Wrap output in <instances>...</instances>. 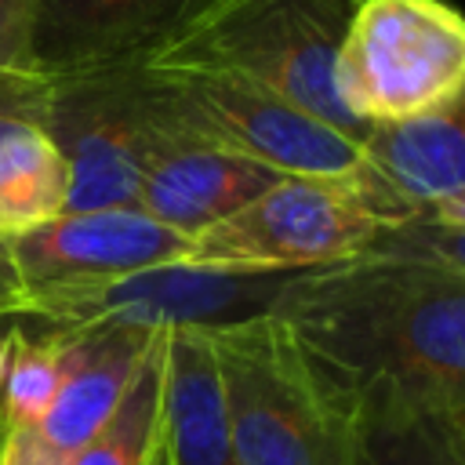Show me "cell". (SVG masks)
I'll list each match as a JSON object with an SVG mask.
<instances>
[{
    "instance_id": "6da1fadb",
    "label": "cell",
    "mask_w": 465,
    "mask_h": 465,
    "mask_svg": "<svg viewBox=\"0 0 465 465\" xmlns=\"http://www.w3.org/2000/svg\"><path fill=\"white\" fill-rule=\"evenodd\" d=\"M272 316L356 407L465 400V276L349 258L294 272Z\"/></svg>"
},
{
    "instance_id": "7a4b0ae2",
    "label": "cell",
    "mask_w": 465,
    "mask_h": 465,
    "mask_svg": "<svg viewBox=\"0 0 465 465\" xmlns=\"http://www.w3.org/2000/svg\"><path fill=\"white\" fill-rule=\"evenodd\" d=\"M203 338L240 465H356L360 407L272 312Z\"/></svg>"
},
{
    "instance_id": "3957f363",
    "label": "cell",
    "mask_w": 465,
    "mask_h": 465,
    "mask_svg": "<svg viewBox=\"0 0 465 465\" xmlns=\"http://www.w3.org/2000/svg\"><path fill=\"white\" fill-rule=\"evenodd\" d=\"M360 0H207L138 58L156 73H222L269 87L352 142L367 134L334 91L338 44Z\"/></svg>"
},
{
    "instance_id": "277c9868",
    "label": "cell",
    "mask_w": 465,
    "mask_h": 465,
    "mask_svg": "<svg viewBox=\"0 0 465 465\" xmlns=\"http://www.w3.org/2000/svg\"><path fill=\"white\" fill-rule=\"evenodd\" d=\"M145 80L153 113L174 145H207L280 174L316 178L349 174L360 160V142L243 76L145 69Z\"/></svg>"
},
{
    "instance_id": "5b68a950",
    "label": "cell",
    "mask_w": 465,
    "mask_h": 465,
    "mask_svg": "<svg viewBox=\"0 0 465 465\" xmlns=\"http://www.w3.org/2000/svg\"><path fill=\"white\" fill-rule=\"evenodd\" d=\"M334 91L367 127L450 102L465 91V15L447 0H360L338 44Z\"/></svg>"
},
{
    "instance_id": "8992f818",
    "label": "cell",
    "mask_w": 465,
    "mask_h": 465,
    "mask_svg": "<svg viewBox=\"0 0 465 465\" xmlns=\"http://www.w3.org/2000/svg\"><path fill=\"white\" fill-rule=\"evenodd\" d=\"M44 131L69 167L65 211L138 207L145 171L174 145L153 113L142 62L51 76Z\"/></svg>"
},
{
    "instance_id": "52a82bcc",
    "label": "cell",
    "mask_w": 465,
    "mask_h": 465,
    "mask_svg": "<svg viewBox=\"0 0 465 465\" xmlns=\"http://www.w3.org/2000/svg\"><path fill=\"white\" fill-rule=\"evenodd\" d=\"M302 272V269H298ZM294 272L163 262L102 283L25 291L22 316L47 327L124 323L142 331H218L269 316Z\"/></svg>"
},
{
    "instance_id": "ba28073f",
    "label": "cell",
    "mask_w": 465,
    "mask_h": 465,
    "mask_svg": "<svg viewBox=\"0 0 465 465\" xmlns=\"http://www.w3.org/2000/svg\"><path fill=\"white\" fill-rule=\"evenodd\" d=\"M378 232L381 222L345 174H283L236 214L196 232L182 262L272 272L323 269L363 254Z\"/></svg>"
},
{
    "instance_id": "9c48e42d",
    "label": "cell",
    "mask_w": 465,
    "mask_h": 465,
    "mask_svg": "<svg viewBox=\"0 0 465 465\" xmlns=\"http://www.w3.org/2000/svg\"><path fill=\"white\" fill-rule=\"evenodd\" d=\"M345 178L381 229L465 193V91L429 113L371 124Z\"/></svg>"
},
{
    "instance_id": "30bf717a",
    "label": "cell",
    "mask_w": 465,
    "mask_h": 465,
    "mask_svg": "<svg viewBox=\"0 0 465 465\" xmlns=\"http://www.w3.org/2000/svg\"><path fill=\"white\" fill-rule=\"evenodd\" d=\"M7 243L25 291L102 283L189 254V236L160 225L142 207L65 211L44 225L11 232Z\"/></svg>"
},
{
    "instance_id": "8fae6325",
    "label": "cell",
    "mask_w": 465,
    "mask_h": 465,
    "mask_svg": "<svg viewBox=\"0 0 465 465\" xmlns=\"http://www.w3.org/2000/svg\"><path fill=\"white\" fill-rule=\"evenodd\" d=\"M207 0H40L36 65L65 76L138 62Z\"/></svg>"
},
{
    "instance_id": "7c38bea8",
    "label": "cell",
    "mask_w": 465,
    "mask_h": 465,
    "mask_svg": "<svg viewBox=\"0 0 465 465\" xmlns=\"http://www.w3.org/2000/svg\"><path fill=\"white\" fill-rule=\"evenodd\" d=\"M62 334V378L51 411L36 425L44 443L69 458L76 454L116 411L127 385L134 381L156 334L124 323L94 327H54Z\"/></svg>"
},
{
    "instance_id": "4fadbf2b",
    "label": "cell",
    "mask_w": 465,
    "mask_h": 465,
    "mask_svg": "<svg viewBox=\"0 0 465 465\" xmlns=\"http://www.w3.org/2000/svg\"><path fill=\"white\" fill-rule=\"evenodd\" d=\"M280 178V171L262 167L254 160L178 142L167 145L145 171L138 207L160 225L193 240L196 232L236 214Z\"/></svg>"
},
{
    "instance_id": "5bb4252c",
    "label": "cell",
    "mask_w": 465,
    "mask_h": 465,
    "mask_svg": "<svg viewBox=\"0 0 465 465\" xmlns=\"http://www.w3.org/2000/svg\"><path fill=\"white\" fill-rule=\"evenodd\" d=\"M163 436L171 465H240L225 429L214 352L203 331L163 334Z\"/></svg>"
},
{
    "instance_id": "9a60e30c",
    "label": "cell",
    "mask_w": 465,
    "mask_h": 465,
    "mask_svg": "<svg viewBox=\"0 0 465 465\" xmlns=\"http://www.w3.org/2000/svg\"><path fill=\"white\" fill-rule=\"evenodd\" d=\"M69 167L33 120H0V232H25L65 214Z\"/></svg>"
},
{
    "instance_id": "2e32d148",
    "label": "cell",
    "mask_w": 465,
    "mask_h": 465,
    "mask_svg": "<svg viewBox=\"0 0 465 465\" xmlns=\"http://www.w3.org/2000/svg\"><path fill=\"white\" fill-rule=\"evenodd\" d=\"M167 334V331H163ZM163 334H156L109 421L65 465H145L163 432Z\"/></svg>"
},
{
    "instance_id": "e0dca14e",
    "label": "cell",
    "mask_w": 465,
    "mask_h": 465,
    "mask_svg": "<svg viewBox=\"0 0 465 465\" xmlns=\"http://www.w3.org/2000/svg\"><path fill=\"white\" fill-rule=\"evenodd\" d=\"M62 378V334L44 323V334L11 327L0 352V414L7 425L36 429L51 411Z\"/></svg>"
},
{
    "instance_id": "ac0fdd59",
    "label": "cell",
    "mask_w": 465,
    "mask_h": 465,
    "mask_svg": "<svg viewBox=\"0 0 465 465\" xmlns=\"http://www.w3.org/2000/svg\"><path fill=\"white\" fill-rule=\"evenodd\" d=\"M356 465H461L429 411L360 407Z\"/></svg>"
},
{
    "instance_id": "d6986e66",
    "label": "cell",
    "mask_w": 465,
    "mask_h": 465,
    "mask_svg": "<svg viewBox=\"0 0 465 465\" xmlns=\"http://www.w3.org/2000/svg\"><path fill=\"white\" fill-rule=\"evenodd\" d=\"M356 258L407 262V265H425V269L465 276V225L432 222V218H411L400 225H385L371 240V247Z\"/></svg>"
},
{
    "instance_id": "ffe728a7",
    "label": "cell",
    "mask_w": 465,
    "mask_h": 465,
    "mask_svg": "<svg viewBox=\"0 0 465 465\" xmlns=\"http://www.w3.org/2000/svg\"><path fill=\"white\" fill-rule=\"evenodd\" d=\"M36 15L40 0H0V69L44 76L36 65Z\"/></svg>"
},
{
    "instance_id": "44dd1931",
    "label": "cell",
    "mask_w": 465,
    "mask_h": 465,
    "mask_svg": "<svg viewBox=\"0 0 465 465\" xmlns=\"http://www.w3.org/2000/svg\"><path fill=\"white\" fill-rule=\"evenodd\" d=\"M47 113V76H22L0 69V120H33L44 127Z\"/></svg>"
},
{
    "instance_id": "7402d4cb",
    "label": "cell",
    "mask_w": 465,
    "mask_h": 465,
    "mask_svg": "<svg viewBox=\"0 0 465 465\" xmlns=\"http://www.w3.org/2000/svg\"><path fill=\"white\" fill-rule=\"evenodd\" d=\"M0 465H65V458L54 454L36 429L7 425L4 443H0Z\"/></svg>"
},
{
    "instance_id": "603a6c76",
    "label": "cell",
    "mask_w": 465,
    "mask_h": 465,
    "mask_svg": "<svg viewBox=\"0 0 465 465\" xmlns=\"http://www.w3.org/2000/svg\"><path fill=\"white\" fill-rule=\"evenodd\" d=\"M22 309H25V283L15 269L11 243L0 232V316H22Z\"/></svg>"
},
{
    "instance_id": "cb8c5ba5",
    "label": "cell",
    "mask_w": 465,
    "mask_h": 465,
    "mask_svg": "<svg viewBox=\"0 0 465 465\" xmlns=\"http://www.w3.org/2000/svg\"><path fill=\"white\" fill-rule=\"evenodd\" d=\"M436 421H440V429L447 432V440H450V447H454V454L461 458V465H465V400H458V403H447V407H440V411H429Z\"/></svg>"
},
{
    "instance_id": "d4e9b609",
    "label": "cell",
    "mask_w": 465,
    "mask_h": 465,
    "mask_svg": "<svg viewBox=\"0 0 465 465\" xmlns=\"http://www.w3.org/2000/svg\"><path fill=\"white\" fill-rule=\"evenodd\" d=\"M421 218H432V222H458V225H465V193H458V196H450V200L429 207Z\"/></svg>"
},
{
    "instance_id": "484cf974",
    "label": "cell",
    "mask_w": 465,
    "mask_h": 465,
    "mask_svg": "<svg viewBox=\"0 0 465 465\" xmlns=\"http://www.w3.org/2000/svg\"><path fill=\"white\" fill-rule=\"evenodd\" d=\"M145 465H171V450H167V436L163 432H160V440H156V447H153Z\"/></svg>"
},
{
    "instance_id": "4316f807",
    "label": "cell",
    "mask_w": 465,
    "mask_h": 465,
    "mask_svg": "<svg viewBox=\"0 0 465 465\" xmlns=\"http://www.w3.org/2000/svg\"><path fill=\"white\" fill-rule=\"evenodd\" d=\"M4 432H7V421H4V414H0V443H4Z\"/></svg>"
},
{
    "instance_id": "83f0119b",
    "label": "cell",
    "mask_w": 465,
    "mask_h": 465,
    "mask_svg": "<svg viewBox=\"0 0 465 465\" xmlns=\"http://www.w3.org/2000/svg\"><path fill=\"white\" fill-rule=\"evenodd\" d=\"M0 352H4V338H0Z\"/></svg>"
}]
</instances>
